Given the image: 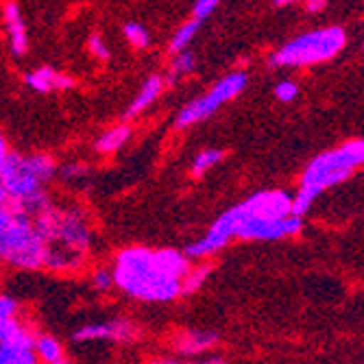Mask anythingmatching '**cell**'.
<instances>
[{
	"label": "cell",
	"instance_id": "cell-1",
	"mask_svg": "<svg viewBox=\"0 0 364 364\" xmlns=\"http://www.w3.org/2000/svg\"><path fill=\"white\" fill-rule=\"evenodd\" d=\"M292 201L294 196H290L284 190H264L253 196H249L247 201L240 205L227 210L223 216L216 218V223L210 227L208 234L186 247L188 257H208L223 247H227L234 240L236 229L249 223H262V220H284L292 216Z\"/></svg>",
	"mask_w": 364,
	"mask_h": 364
},
{
	"label": "cell",
	"instance_id": "cell-2",
	"mask_svg": "<svg viewBox=\"0 0 364 364\" xmlns=\"http://www.w3.org/2000/svg\"><path fill=\"white\" fill-rule=\"evenodd\" d=\"M116 286L129 296L142 301H173L183 294V282L161 273L155 262V251L146 247H129L116 255Z\"/></svg>",
	"mask_w": 364,
	"mask_h": 364
},
{
	"label": "cell",
	"instance_id": "cell-3",
	"mask_svg": "<svg viewBox=\"0 0 364 364\" xmlns=\"http://www.w3.org/2000/svg\"><path fill=\"white\" fill-rule=\"evenodd\" d=\"M36 229L46 242V269L75 271L81 267L90 245V229L81 212L48 208L36 218Z\"/></svg>",
	"mask_w": 364,
	"mask_h": 364
},
{
	"label": "cell",
	"instance_id": "cell-4",
	"mask_svg": "<svg viewBox=\"0 0 364 364\" xmlns=\"http://www.w3.org/2000/svg\"><path fill=\"white\" fill-rule=\"evenodd\" d=\"M55 175V161L48 155L24 157L0 140V203H24L44 194V183Z\"/></svg>",
	"mask_w": 364,
	"mask_h": 364
},
{
	"label": "cell",
	"instance_id": "cell-5",
	"mask_svg": "<svg viewBox=\"0 0 364 364\" xmlns=\"http://www.w3.org/2000/svg\"><path fill=\"white\" fill-rule=\"evenodd\" d=\"M0 255L18 269L44 267L46 242L38 234L36 218L9 208L0 210Z\"/></svg>",
	"mask_w": 364,
	"mask_h": 364
},
{
	"label": "cell",
	"instance_id": "cell-6",
	"mask_svg": "<svg viewBox=\"0 0 364 364\" xmlns=\"http://www.w3.org/2000/svg\"><path fill=\"white\" fill-rule=\"evenodd\" d=\"M347 44V33L341 26L316 28L290 40L269 57L271 68H304L336 57Z\"/></svg>",
	"mask_w": 364,
	"mask_h": 364
},
{
	"label": "cell",
	"instance_id": "cell-7",
	"mask_svg": "<svg viewBox=\"0 0 364 364\" xmlns=\"http://www.w3.org/2000/svg\"><path fill=\"white\" fill-rule=\"evenodd\" d=\"M358 166H364V140H349L314 157L301 175L299 190L318 196L323 190L349 179Z\"/></svg>",
	"mask_w": 364,
	"mask_h": 364
},
{
	"label": "cell",
	"instance_id": "cell-8",
	"mask_svg": "<svg viewBox=\"0 0 364 364\" xmlns=\"http://www.w3.org/2000/svg\"><path fill=\"white\" fill-rule=\"evenodd\" d=\"M247 81L249 77L245 73H231L227 77H223L205 96L196 98L190 105H186L179 116H177V127L183 129V127H190L194 122H201L205 118H210L218 107H223L227 101L231 98H236L245 87H247Z\"/></svg>",
	"mask_w": 364,
	"mask_h": 364
},
{
	"label": "cell",
	"instance_id": "cell-9",
	"mask_svg": "<svg viewBox=\"0 0 364 364\" xmlns=\"http://www.w3.org/2000/svg\"><path fill=\"white\" fill-rule=\"evenodd\" d=\"M136 336V325L116 318V321H107V323H90L83 325L75 332V341L83 343V341H120L127 343Z\"/></svg>",
	"mask_w": 364,
	"mask_h": 364
},
{
	"label": "cell",
	"instance_id": "cell-10",
	"mask_svg": "<svg viewBox=\"0 0 364 364\" xmlns=\"http://www.w3.org/2000/svg\"><path fill=\"white\" fill-rule=\"evenodd\" d=\"M5 22H7V31H9L11 53L16 57L24 55L26 48H28V38H26V28H24L18 3H11V0H9V3H5Z\"/></svg>",
	"mask_w": 364,
	"mask_h": 364
},
{
	"label": "cell",
	"instance_id": "cell-11",
	"mask_svg": "<svg viewBox=\"0 0 364 364\" xmlns=\"http://www.w3.org/2000/svg\"><path fill=\"white\" fill-rule=\"evenodd\" d=\"M24 83L36 90V92H53V90H65V87H73V79L70 77H63L59 73H55L50 65H42V68L33 70L24 77Z\"/></svg>",
	"mask_w": 364,
	"mask_h": 364
},
{
	"label": "cell",
	"instance_id": "cell-12",
	"mask_svg": "<svg viewBox=\"0 0 364 364\" xmlns=\"http://www.w3.org/2000/svg\"><path fill=\"white\" fill-rule=\"evenodd\" d=\"M161 90H164V79H161L159 75H151V77L144 81V85H142V90L138 92V96L134 98V103H131L129 109L124 112V120L136 118V116L142 114L149 105H153V103L157 101V98H159Z\"/></svg>",
	"mask_w": 364,
	"mask_h": 364
},
{
	"label": "cell",
	"instance_id": "cell-13",
	"mask_svg": "<svg viewBox=\"0 0 364 364\" xmlns=\"http://www.w3.org/2000/svg\"><path fill=\"white\" fill-rule=\"evenodd\" d=\"M218 343L214 332H183L175 338V349L179 353H201Z\"/></svg>",
	"mask_w": 364,
	"mask_h": 364
},
{
	"label": "cell",
	"instance_id": "cell-14",
	"mask_svg": "<svg viewBox=\"0 0 364 364\" xmlns=\"http://www.w3.org/2000/svg\"><path fill=\"white\" fill-rule=\"evenodd\" d=\"M129 136H131V129L127 124H118V127L105 131V134L96 140L94 146H96L98 153H114L129 140Z\"/></svg>",
	"mask_w": 364,
	"mask_h": 364
},
{
	"label": "cell",
	"instance_id": "cell-15",
	"mask_svg": "<svg viewBox=\"0 0 364 364\" xmlns=\"http://www.w3.org/2000/svg\"><path fill=\"white\" fill-rule=\"evenodd\" d=\"M0 364H38V353L26 347L0 345Z\"/></svg>",
	"mask_w": 364,
	"mask_h": 364
},
{
	"label": "cell",
	"instance_id": "cell-16",
	"mask_svg": "<svg viewBox=\"0 0 364 364\" xmlns=\"http://www.w3.org/2000/svg\"><path fill=\"white\" fill-rule=\"evenodd\" d=\"M198 28H201V22L194 20V18L188 20V22H183V24L179 26V31L173 36V40H171V44H168V50L181 55L183 48H188V44L194 40V36H196V31H198Z\"/></svg>",
	"mask_w": 364,
	"mask_h": 364
},
{
	"label": "cell",
	"instance_id": "cell-17",
	"mask_svg": "<svg viewBox=\"0 0 364 364\" xmlns=\"http://www.w3.org/2000/svg\"><path fill=\"white\" fill-rule=\"evenodd\" d=\"M36 353H38V360H42L44 364H55L63 360L61 345L53 336H40L36 345Z\"/></svg>",
	"mask_w": 364,
	"mask_h": 364
},
{
	"label": "cell",
	"instance_id": "cell-18",
	"mask_svg": "<svg viewBox=\"0 0 364 364\" xmlns=\"http://www.w3.org/2000/svg\"><path fill=\"white\" fill-rule=\"evenodd\" d=\"M223 157H225V153H223V151H218V149L201 151V153H198V155L194 157V161H192V175L201 177L205 171H210L212 166H216V164H218Z\"/></svg>",
	"mask_w": 364,
	"mask_h": 364
},
{
	"label": "cell",
	"instance_id": "cell-19",
	"mask_svg": "<svg viewBox=\"0 0 364 364\" xmlns=\"http://www.w3.org/2000/svg\"><path fill=\"white\" fill-rule=\"evenodd\" d=\"M124 38L129 40V44L134 46V48H146L151 44L149 31L140 22H129V24H124Z\"/></svg>",
	"mask_w": 364,
	"mask_h": 364
},
{
	"label": "cell",
	"instance_id": "cell-20",
	"mask_svg": "<svg viewBox=\"0 0 364 364\" xmlns=\"http://www.w3.org/2000/svg\"><path fill=\"white\" fill-rule=\"evenodd\" d=\"M210 271H212L210 264H201V267L192 269V271L188 273V277L183 279V294H192V292H196L198 288H201V286L205 284Z\"/></svg>",
	"mask_w": 364,
	"mask_h": 364
},
{
	"label": "cell",
	"instance_id": "cell-21",
	"mask_svg": "<svg viewBox=\"0 0 364 364\" xmlns=\"http://www.w3.org/2000/svg\"><path fill=\"white\" fill-rule=\"evenodd\" d=\"M194 55L190 53V50H183L181 55H177L175 57V61H173V65H171V70H168V81L173 83V81H177L181 75H188V73H192L194 70Z\"/></svg>",
	"mask_w": 364,
	"mask_h": 364
},
{
	"label": "cell",
	"instance_id": "cell-22",
	"mask_svg": "<svg viewBox=\"0 0 364 364\" xmlns=\"http://www.w3.org/2000/svg\"><path fill=\"white\" fill-rule=\"evenodd\" d=\"M296 94H299V87H296V83L290 81V79H284V81H279V83L275 85V96L279 98L282 103L294 101Z\"/></svg>",
	"mask_w": 364,
	"mask_h": 364
},
{
	"label": "cell",
	"instance_id": "cell-23",
	"mask_svg": "<svg viewBox=\"0 0 364 364\" xmlns=\"http://www.w3.org/2000/svg\"><path fill=\"white\" fill-rule=\"evenodd\" d=\"M216 7H218V0H198V3L194 5V9H192V16H194V20L201 22L208 16H212Z\"/></svg>",
	"mask_w": 364,
	"mask_h": 364
},
{
	"label": "cell",
	"instance_id": "cell-24",
	"mask_svg": "<svg viewBox=\"0 0 364 364\" xmlns=\"http://www.w3.org/2000/svg\"><path fill=\"white\" fill-rule=\"evenodd\" d=\"M87 46H90V50H92V55L96 59H103V61L109 59V48H107V44H105V40L101 36H92L87 40Z\"/></svg>",
	"mask_w": 364,
	"mask_h": 364
},
{
	"label": "cell",
	"instance_id": "cell-25",
	"mask_svg": "<svg viewBox=\"0 0 364 364\" xmlns=\"http://www.w3.org/2000/svg\"><path fill=\"white\" fill-rule=\"evenodd\" d=\"M92 282H94V288L96 290H109L114 284H116V279H114V273H109V271H105V269H101V271H96L94 273V277H92Z\"/></svg>",
	"mask_w": 364,
	"mask_h": 364
},
{
	"label": "cell",
	"instance_id": "cell-26",
	"mask_svg": "<svg viewBox=\"0 0 364 364\" xmlns=\"http://www.w3.org/2000/svg\"><path fill=\"white\" fill-rule=\"evenodd\" d=\"M16 314H18V301L5 294L3 299H0V321L16 318Z\"/></svg>",
	"mask_w": 364,
	"mask_h": 364
},
{
	"label": "cell",
	"instance_id": "cell-27",
	"mask_svg": "<svg viewBox=\"0 0 364 364\" xmlns=\"http://www.w3.org/2000/svg\"><path fill=\"white\" fill-rule=\"evenodd\" d=\"M83 173H85V166H81V164H73V166H65V168H61V177H63V179L81 177Z\"/></svg>",
	"mask_w": 364,
	"mask_h": 364
},
{
	"label": "cell",
	"instance_id": "cell-28",
	"mask_svg": "<svg viewBox=\"0 0 364 364\" xmlns=\"http://www.w3.org/2000/svg\"><path fill=\"white\" fill-rule=\"evenodd\" d=\"M151 364H225L220 358H212L208 362H179V360H155Z\"/></svg>",
	"mask_w": 364,
	"mask_h": 364
},
{
	"label": "cell",
	"instance_id": "cell-29",
	"mask_svg": "<svg viewBox=\"0 0 364 364\" xmlns=\"http://www.w3.org/2000/svg\"><path fill=\"white\" fill-rule=\"evenodd\" d=\"M325 7H327L325 0H310V3H306V11H310V14H318Z\"/></svg>",
	"mask_w": 364,
	"mask_h": 364
},
{
	"label": "cell",
	"instance_id": "cell-30",
	"mask_svg": "<svg viewBox=\"0 0 364 364\" xmlns=\"http://www.w3.org/2000/svg\"><path fill=\"white\" fill-rule=\"evenodd\" d=\"M55 364H68V362H65V360H61V362H55Z\"/></svg>",
	"mask_w": 364,
	"mask_h": 364
}]
</instances>
